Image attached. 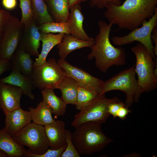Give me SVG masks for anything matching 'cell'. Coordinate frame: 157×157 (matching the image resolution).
<instances>
[{"instance_id":"obj_1","label":"cell","mask_w":157,"mask_h":157,"mask_svg":"<svg viewBox=\"0 0 157 157\" xmlns=\"http://www.w3.org/2000/svg\"><path fill=\"white\" fill-rule=\"evenodd\" d=\"M157 5V0H125L120 6L108 4L104 16L119 29L131 31L152 17Z\"/></svg>"},{"instance_id":"obj_2","label":"cell","mask_w":157,"mask_h":157,"mask_svg":"<svg viewBox=\"0 0 157 157\" xmlns=\"http://www.w3.org/2000/svg\"><path fill=\"white\" fill-rule=\"evenodd\" d=\"M98 24L99 32L87 58L89 60L94 58L96 67L101 72L106 73L113 65L118 67L124 65L126 55L123 47H115L110 41L109 36L113 24L110 22L108 24L101 20L98 21Z\"/></svg>"},{"instance_id":"obj_3","label":"cell","mask_w":157,"mask_h":157,"mask_svg":"<svg viewBox=\"0 0 157 157\" xmlns=\"http://www.w3.org/2000/svg\"><path fill=\"white\" fill-rule=\"evenodd\" d=\"M99 122L82 123L72 133L73 143L80 155H90L101 151L113 140L106 136Z\"/></svg>"},{"instance_id":"obj_4","label":"cell","mask_w":157,"mask_h":157,"mask_svg":"<svg viewBox=\"0 0 157 157\" xmlns=\"http://www.w3.org/2000/svg\"><path fill=\"white\" fill-rule=\"evenodd\" d=\"M135 56L136 62L134 70L138 76V83L140 94L156 89L157 87V77L154 74L157 67L155 61L147 49L139 43L131 48Z\"/></svg>"},{"instance_id":"obj_5","label":"cell","mask_w":157,"mask_h":157,"mask_svg":"<svg viewBox=\"0 0 157 157\" xmlns=\"http://www.w3.org/2000/svg\"><path fill=\"white\" fill-rule=\"evenodd\" d=\"M135 65L122 70L104 81L100 95L113 90L124 92L126 95L124 103L127 108L131 107L134 102H137L141 94L139 92L138 80L135 78Z\"/></svg>"},{"instance_id":"obj_6","label":"cell","mask_w":157,"mask_h":157,"mask_svg":"<svg viewBox=\"0 0 157 157\" xmlns=\"http://www.w3.org/2000/svg\"><path fill=\"white\" fill-rule=\"evenodd\" d=\"M67 76L65 71L53 58L33 69L30 76L34 88L40 90L58 89Z\"/></svg>"},{"instance_id":"obj_7","label":"cell","mask_w":157,"mask_h":157,"mask_svg":"<svg viewBox=\"0 0 157 157\" xmlns=\"http://www.w3.org/2000/svg\"><path fill=\"white\" fill-rule=\"evenodd\" d=\"M118 99L117 97L108 99L105 94L99 95L75 115L71 126L75 128L80 124L86 122L104 123L110 115L108 110L109 104Z\"/></svg>"},{"instance_id":"obj_8","label":"cell","mask_w":157,"mask_h":157,"mask_svg":"<svg viewBox=\"0 0 157 157\" xmlns=\"http://www.w3.org/2000/svg\"><path fill=\"white\" fill-rule=\"evenodd\" d=\"M141 26L131 31L129 33L122 36H113L111 38L112 43L119 46L128 44L134 41L142 44L147 49L156 62L157 58L153 51L154 46L151 38L152 31L157 26V9L154 15L148 20H145L142 24Z\"/></svg>"},{"instance_id":"obj_9","label":"cell","mask_w":157,"mask_h":157,"mask_svg":"<svg viewBox=\"0 0 157 157\" xmlns=\"http://www.w3.org/2000/svg\"><path fill=\"white\" fill-rule=\"evenodd\" d=\"M12 137L18 144L28 147L30 151L35 154H42L49 147L44 126L33 123L28 124Z\"/></svg>"},{"instance_id":"obj_10","label":"cell","mask_w":157,"mask_h":157,"mask_svg":"<svg viewBox=\"0 0 157 157\" xmlns=\"http://www.w3.org/2000/svg\"><path fill=\"white\" fill-rule=\"evenodd\" d=\"M24 26L18 18L10 15L0 41V58L10 61L20 44Z\"/></svg>"},{"instance_id":"obj_11","label":"cell","mask_w":157,"mask_h":157,"mask_svg":"<svg viewBox=\"0 0 157 157\" xmlns=\"http://www.w3.org/2000/svg\"><path fill=\"white\" fill-rule=\"evenodd\" d=\"M57 62L65 71L67 76L75 80L79 86L97 92L99 95L101 94L104 81L73 65L65 60L60 59Z\"/></svg>"},{"instance_id":"obj_12","label":"cell","mask_w":157,"mask_h":157,"mask_svg":"<svg viewBox=\"0 0 157 157\" xmlns=\"http://www.w3.org/2000/svg\"><path fill=\"white\" fill-rule=\"evenodd\" d=\"M24 30L19 47L31 56H38L41 33L33 17L24 25Z\"/></svg>"},{"instance_id":"obj_13","label":"cell","mask_w":157,"mask_h":157,"mask_svg":"<svg viewBox=\"0 0 157 157\" xmlns=\"http://www.w3.org/2000/svg\"><path fill=\"white\" fill-rule=\"evenodd\" d=\"M23 94L19 87L0 82V108L4 115L20 107V99Z\"/></svg>"},{"instance_id":"obj_14","label":"cell","mask_w":157,"mask_h":157,"mask_svg":"<svg viewBox=\"0 0 157 157\" xmlns=\"http://www.w3.org/2000/svg\"><path fill=\"white\" fill-rule=\"evenodd\" d=\"M5 119V127L7 132L12 136L31 123L30 111H25L20 107L7 112Z\"/></svg>"},{"instance_id":"obj_15","label":"cell","mask_w":157,"mask_h":157,"mask_svg":"<svg viewBox=\"0 0 157 157\" xmlns=\"http://www.w3.org/2000/svg\"><path fill=\"white\" fill-rule=\"evenodd\" d=\"M65 127V123L61 120L55 121L44 126L50 149H56L66 145Z\"/></svg>"},{"instance_id":"obj_16","label":"cell","mask_w":157,"mask_h":157,"mask_svg":"<svg viewBox=\"0 0 157 157\" xmlns=\"http://www.w3.org/2000/svg\"><path fill=\"white\" fill-rule=\"evenodd\" d=\"M79 4L73 6L70 10L68 21L70 24L71 35L77 39L85 41H92L95 39L90 37L85 33L83 27V15Z\"/></svg>"},{"instance_id":"obj_17","label":"cell","mask_w":157,"mask_h":157,"mask_svg":"<svg viewBox=\"0 0 157 157\" xmlns=\"http://www.w3.org/2000/svg\"><path fill=\"white\" fill-rule=\"evenodd\" d=\"M11 69L10 74L0 79V82L19 87L22 90L23 94L31 99H34L35 96L32 90L34 87L30 77L22 74L15 67H11Z\"/></svg>"},{"instance_id":"obj_18","label":"cell","mask_w":157,"mask_h":157,"mask_svg":"<svg viewBox=\"0 0 157 157\" xmlns=\"http://www.w3.org/2000/svg\"><path fill=\"white\" fill-rule=\"evenodd\" d=\"M95 42V39L92 41H83L74 37L70 34H65L61 41L57 45L60 59L65 60L73 51L85 47H91Z\"/></svg>"},{"instance_id":"obj_19","label":"cell","mask_w":157,"mask_h":157,"mask_svg":"<svg viewBox=\"0 0 157 157\" xmlns=\"http://www.w3.org/2000/svg\"><path fill=\"white\" fill-rule=\"evenodd\" d=\"M40 41L42 43V49L40 53L33 64V68L40 66L46 61L47 56L51 50L62 40L65 34L59 33L54 34L40 32Z\"/></svg>"},{"instance_id":"obj_20","label":"cell","mask_w":157,"mask_h":157,"mask_svg":"<svg viewBox=\"0 0 157 157\" xmlns=\"http://www.w3.org/2000/svg\"><path fill=\"white\" fill-rule=\"evenodd\" d=\"M0 149L6 152L8 157H24L26 151L23 146L15 141L5 127L0 130Z\"/></svg>"},{"instance_id":"obj_21","label":"cell","mask_w":157,"mask_h":157,"mask_svg":"<svg viewBox=\"0 0 157 157\" xmlns=\"http://www.w3.org/2000/svg\"><path fill=\"white\" fill-rule=\"evenodd\" d=\"M31 56L19 47L10 61L11 67H16L22 74L30 77L33 69L34 63Z\"/></svg>"},{"instance_id":"obj_22","label":"cell","mask_w":157,"mask_h":157,"mask_svg":"<svg viewBox=\"0 0 157 157\" xmlns=\"http://www.w3.org/2000/svg\"><path fill=\"white\" fill-rule=\"evenodd\" d=\"M54 90L48 88L41 90L42 101L50 108L52 114L57 116H63L66 112L67 104L61 97L55 94Z\"/></svg>"},{"instance_id":"obj_23","label":"cell","mask_w":157,"mask_h":157,"mask_svg":"<svg viewBox=\"0 0 157 157\" xmlns=\"http://www.w3.org/2000/svg\"><path fill=\"white\" fill-rule=\"evenodd\" d=\"M28 110L33 123L44 126L55 121L52 117L51 109L43 101L40 102L36 108L31 107Z\"/></svg>"},{"instance_id":"obj_24","label":"cell","mask_w":157,"mask_h":157,"mask_svg":"<svg viewBox=\"0 0 157 157\" xmlns=\"http://www.w3.org/2000/svg\"><path fill=\"white\" fill-rule=\"evenodd\" d=\"M79 86L75 80L67 76L60 84L58 89L61 92V98L67 105L75 104Z\"/></svg>"},{"instance_id":"obj_25","label":"cell","mask_w":157,"mask_h":157,"mask_svg":"<svg viewBox=\"0 0 157 157\" xmlns=\"http://www.w3.org/2000/svg\"><path fill=\"white\" fill-rule=\"evenodd\" d=\"M51 15L55 22L68 21L70 12L68 0H49Z\"/></svg>"},{"instance_id":"obj_26","label":"cell","mask_w":157,"mask_h":157,"mask_svg":"<svg viewBox=\"0 0 157 157\" xmlns=\"http://www.w3.org/2000/svg\"><path fill=\"white\" fill-rule=\"evenodd\" d=\"M31 2L33 17L37 24L55 22L44 0H31Z\"/></svg>"},{"instance_id":"obj_27","label":"cell","mask_w":157,"mask_h":157,"mask_svg":"<svg viewBox=\"0 0 157 157\" xmlns=\"http://www.w3.org/2000/svg\"><path fill=\"white\" fill-rule=\"evenodd\" d=\"M40 32L45 33H64L71 34L70 24L69 21L66 22H55L43 23L38 26Z\"/></svg>"},{"instance_id":"obj_28","label":"cell","mask_w":157,"mask_h":157,"mask_svg":"<svg viewBox=\"0 0 157 157\" xmlns=\"http://www.w3.org/2000/svg\"><path fill=\"white\" fill-rule=\"evenodd\" d=\"M99 94L97 92L79 86L76 103V108L80 110Z\"/></svg>"},{"instance_id":"obj_29","label":"cell","mask_w":157,"mask_h":157,"mask_svg":"<svg viewBox=\"0 0 157 157\" xmlns=\"http://www.w3.org/2000/svg\"><path fill=\"white\" fill-rule=\"evenodd\" d=\"M72 133L65 129V136L66 142V148L63 152L62 157H80L79 154L74 145L72 139Z\"/></svg>"},{"instance_id":"obj_30","label":"cell","mask_w":157,"mask_h":157,"mask_svg":"<svg viewBox=\"0 0 157 157\" xmlns=\"http://www.w3.org/2000/svg\"><path fill=\"white\" fill-rule=\"evenodd\" d=\"M22 12L20 22L24 25L33 17L31 0H19Z\"/></svg>"},{"instance_id":"obj_31","label":"cell","mask_w":157,"mask_h":157,"mask_svg":"<svg viewBox=\"0 0 157 157\" xmlns=\"http://www.w3.org/2000/svg\"><path fill=\"white\" fill-rule=\"evenodd\" d=\"M66 146H64L56 149H48L44 154H37L32 153L29 149L26 150L24 157H60L65 150Z\"/></svg>"},{"instance_id":"obj_32","label":"cell","mask_w":157,"mask_h":157,"mask_svg":"<svg viewBox=\"0 0 157 157\" xmlns=\"http://www.w3.org/2000/svg\"><path fill=\"white\" fill-rule=\"evenodd\" d=\"M121 3V0H90L89 2L91 7H96L100 9L106 8L109 3L120 6Z\"/></svg>"},{"instance_id":"obj_33","label":"cell","mask_w":157,"mask_h":157,"mask_svg":"<svg viewBox=\"0 0 157 157\" xmlns=\"http://www.w3.org/2000/svg\"><path fill=\"white\" fill-rule=\"evenodd\" d=\"M125 106L124 103L119 99L110 103L108 107V112L114 118L116 117V114L119 109L122 107Z\"/></svg>"},{"instance_id":"obj_34","label":"cell","mask_w":157,"mask_h":157,"mask_svg":"<svg viewBox=\"0 0 157 157\" xmlns=\"http://www.w3.org/2000/svg\"><path fill=\"white\" fill-rule=\"evenodd\" d=\"M10 14L8 12L1 9L0 10V40L3 36L5 26Z\"/></svg>"},{"instance_id":"obj_35","label":"cell","mask_w":157,"mask_h":157,"mask_svg":"<svg viewBox=\"0 0 157 157\" xmlns=\"http://www.w3.org/2000/svg\"><path fill=\"white\" fill-rule=\"evenodd\" d=\"M10 69L11 65L10 61L0 58V76Z\"/></svg>"},{"instance_id":"obj_36","label":"cell","mask_w":157,"mask_h":157,"mask_svg":"<svg viewBox=\"0 0 157 157\" xmlns=\"http://www.w3.org/2000/svg\"><path fill=\"white\" fill-rule=\"evenodd\" d=\"M131 110H129V108L124 106L121 107L117 112L116 117L120 119L123 120L125 119L128 114L131 112Z\"/></svg>"},{"instance_id":"obj_37","label":"cell","mask_w":157,"mask_h":157,"mask_svg":"<svg viewBox=\"0 0 157 157\" xmlns=\"http://www.w3.org/2000/svg\"><path fill=\"white\" fill-rule=\"evenodd\" d=\"M2 3L3 7L8 10L13 9L17 5L16 0H2Z\"/></svg>"},{"instance_id":"obj_38","label":"cell","mask_w":157,"mask_h":157,"mask_svg":"<svg viewBox=\"0 0 157 157\" xmlns=\"http://www.w3.org/2000/svg\"><path fill=\"white\" fill-rule=\"evenodd\" d=\"M151 38L154 44L153 51L155 56L157 58V26L153 29L151 34Z\"/></svg>"},{"instance_id":"obj_39","label":"cell","mask_w":157,"mask_h":157,"mask_svg":"<svg viewBox=\"0 0 157 157\" xmlns=\"http://www.w3.org/2000/svg\"><path fill=\"white\" fill-rule=\"evenodd\" d=\"M87 0H68V5L70 8L73 6L79 4L82 2L87 1Z\"/></svg>"},{"instance_id":"obj_40","label":"cell","mask_w":157,"mask_h":157,"mask_svg":"<svg viewBox=\"0 0 157 157\" xmlns=\"http://www.w3.org/2000/svg\"><path fill=\"white\" fill-rule=\"evenodd\" d=\"M0 157H8L7 154L0 149Z\"/></svg>"},{"instance_id":"obj_41","label":"cell","mask_w":157,"mask_h":157,"mask_svg":"<svg viewBox=\"0 0 157 157\" xmlns=\"http://www.w3.org/2000/svg\"><path fill=\"white\" fill-rule=\"evenodd\" d=\"M1 9L0 8V10H1Z\"/></svg>"}]
</instances>
